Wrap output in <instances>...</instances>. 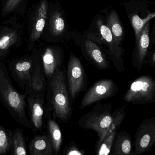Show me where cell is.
<instances>
[{
  "mask_svg": "<svg viewBox=\"0 0 155 155\" xmlns=\"http://www.w3.org/2000/svg\"><path fill=\"white\" fill-rule=\"evenodd\" d=\"M66 82V74L61 67L48 83L46 90V117H49L52 112L63 123L68 122L72 112Z\"/></svg>",
  "mask_w": 155,
  "mask_h": 155,
  "instance_id": "6da1fadb",
  "label": "cell"
},
{
  "mask_svg": "<svg viewBox=\"0 0 155 155\" xmlns=\"http://www.w3.org/2000/svg\"><path fill=\"white\" fill-rule=\"evenodd\" d=\"M26 94H21L15 88L7 68L0 62V101L16 122L32 130L26 114Z\"/></svg>",
  "mask_w": 155,
  "mask_h": 155,
  "instance_id": "7a4b0ae2",
  "label": "cell"
},
{
  "mask_svg": "<svg viewBox=\"0 0 155 155\" xmlns=\"http://www.w3.org/2000/svg\"><path fill=\"white\" fill-rule=\"evenodd\" d=\"M112 106L111 103H99L89 112L82 115L78 120V125L82 128L92 130L97 133L96 149L104 139L112 120Z\"/></svg>",
  "mask_w": 155,
  "mask_h": 155,
  "instance_id": "3957f363",
  "label": "cell"
},
{
  "mask_svg": "<svg viewBox=\"0 0 155 155\" xmlns=\"http://www.w3.org/2000/svg\"><path fill=\"white\" fill-rule=\"evenodd\" d=\"M124 101L134 105H143L155 101V81L149 75H143L132 81L123 97Z\"/></svg>",
  "mask_w": 155,
  "mask_h": 155,
  "instance_id": "277c9868",
  "label": "cell"
},
{
  "mask_svg": "<svg viewBox=\"0 0 155 155\" xmlns=\"http://www.w3.org/2000/svg\"><path fill=\"white\" fill-rule=\"evenodd\" d=\"M67 77L69 92L72 102L84 90L87 83L86 72L79 59L71 53L67 67Z\"/></svg>",
  "mask_w": 155,
  "mask_h": 155,
  "instance_id": "5b68a950",
  "label": "cell"
},
{
  "mask_svg": "<svg viewBox=\"0 0 155 155\" xmlns=\"http://www.w3.org/2000/svg\"><path fill=\"white\" fill-rule=\"evenodd\" d=\"M118 87L111 79H102L94 83L85 93L81 101L79 109L85 108L102 100L107 99L116 96Z\"/></svg>",
  "mask_w": 155,
  "mask_h": 155,
  "instance_id": "8992f818",
  "label": "cell"
},
{
  "mask_svg": "<svg viewBox=\"0 0 155 155\" xmlns=\"http://www.w3.org/2000/svg\"><path fill=\"white\" fill-rule=\"evenodd\" d=\"M155 143V117L144 119L135 136L133 155H139L151 149Z\"/></svg>",
  "mask_w": 155,
  "mask_h": 155,
  "instance_id": "52a82bcc",
  "label": "cell"
},
{
  "mask_svg": "<svg viewBox=\"0 0 155 155\" xmlns=\"http://www.w3.org/2000/svg\"><path fill=\"white\" fill-rule=\"evenodd\" d=\"M126 116L125 106L116 109L112 113V120L104 139L99 147L96 149V154L98 155H107L110 153L117 130Z\"/></svg>",
  "mask_w": 155,
  "mask_h": 155,
  "instance_id": "ba28073f",
  "label": "cell"
},
{
  "mask_svg": "<svg viewBox=\"0 0 155 155\" xmlns=\"http://www.w3.org/2000/svg\"><path fill=\"white\" fill-rule=\"evenodd\" d=\"M97 25L101 35L106 41L109 48L111 55L114 57L113 61L115 67L119 73L122 74L125 71L122 58L123 49L119 47V45H117L110 30L106 24H104L101 18L98 20Z\"/></svg>",
  "mask_w": 155,
  "mask_h": 155,
  "instance_id": "9c48e42d",
  "label": "cell"
},
{
  "mask_svg": "<svg viewBox=\"0 0 155 155\" xmlns=\"http://www.w3.org/2000/svg\"><path fill=\"white\" fill-rule=\"evenodd\" d=\"M26 97L32 130L36 131L41 130L44 117L46 116L45 98L31 95H27Z\"/></svg>",
  "mask_w": 155,
  "mask_h": 155,
  "instance_id": "30bf717a",
  "label": "cell"
},
{
  "mask_svg": "<svg viewBox=\"0 0 155 155\" xmlns=\"http://www.w3.org/2000/svg\"><path fill=\"white\" fill-rule=\"evenodd\" d=\"M48 84L43 67L38 64L35 65L30 82L25 88V94L26 96L31 95L45 98Z\"/></svg>",
  "mask_w": 155,
  "mask_h": 155,
  "instance_id": "8fae6325",
  "label": "cell"
},
{
  "mask_svg": "<svg viewBox=\"0 0 155 155\" xmlns=\"http://www.w3.org/2000/svg\"><path fill=\"white\" fill-rule=\"evenodd\" d=\"M34 66L31 60H23L15 62L10 68L13 78L24 90L30 82Z\"/></svg>",
  "mask_w": 155,
  "mask_h": 155,
  "instance_id": "7c38bea8",
  "label": "cell"
},
{
  "mask_svg": "<svg viewBox=\"0 0 155 155\" xmlns=\"http://www.w3.org/2000/svg\"><path fill=\"white\" fill-rule=\"evenodd\" d=\"M149 25V23L148 22L145 25L140 32L138 40L137 41L136 55L133 59V65L138 71H140L142 68L147 54L150 44Z\"/></svg>",
  "mask_w": 155,
  "mask_h": 155,
  "instance_id": "4fadbf2b",
  "label": "cell"
},
{
  "mask_svg": "<svg viewBox=\"0 0 155 155\" xmlns=\"http://www.w3.org/2000/svg\"><path fill=\"white\" fill-rule=\"evenodd\" d=\"M85 50L89 60L100 70L107 69L110 68L107 58L99 47L89 39L85 42Z\"/></svg>",
  "mask_w": 155,
  "mask_h": 155,
  "instance_id": "5bb4252c",
  "label": "cell"
},
{
  "mask_svg": "<svg viewBox=\"0 0 155 155\" xmlns=\"http://www.w3.org/2000/svg\"><path fill=\"white\" fill-rule=\"evenodd\" d=\"M62 62L59 54L51 48L46 49L42 56V67L48 84L57 70L61 67Z\"/></svg>",
  "mask_w": 155,
  "mask_h": 155,
  "instance_id": "9a60e30c",
  "label": "cell"
},
{
  "mask_svg": "<svg viewBox=\"0 0 155 155\" xmlns=\"http://www.w3.org/2000/svg\"><path fill=\"white\" fill-rule=\"evenodd\" d=\"M29 150L31 155H53L51 140L48 135L36 136L30 143Z\"/></svg>",
  "mask_w": 155,
  "mask_h": 155,
  "instance_id": "2e32d148",
  "label": "cell"
},
{
  "mask_svg": "<svg viewBox=\"0 0 155 155\" xmlns=\"http://www.w3.org/2000/svg\"><path fill=\"white\" fill-rule=\"evenodd\" d=\"M113 145H114V147L112 155H131L133 154L131 136L127 131L117 132Z\"/></svg>",
  "mask_w": 155,
  "mask_h": 155,
  "instance_id": "e0dca14e",
  "label": "cell"
},
{
  "mask_svg": "<svg viewBox=\"0 0 155 155\" xmlns=\"http://www.w3.org/2000/svg\"><path fill=\"white\" fill-rule=\"evenodd\" d=\"M47 128L54 154H58L62 142V134L59 126L55 120L49 118L47 122Z\"/></svg>",
  "mask_w": 155,
  "mask_h": 155,
  "instance_id": "ac0fdd59",
  "label": "cell"
},
{
  "mask_svg": "<svg viewBox=\"0 0 155 155\" xmlns=\"http://www.w3.org/2000/svg\"><path fill=\"white\" fill-rule=\"evenodd\" d=\"M48 2L46 1H43L38 10V18L32 32V38L33 39H38L43 32L48 15Z\"/></svg>",
  "mask_w": 155,
  "mask_h": 155,
  "instance_id": "d6986e66",
  "label": "cell"
},
{
  "mask_svg": "<svg viewBox=\"0 0 155 155\" xmlns=\"http://www.w3.org/2000/svg\"><path fill=\"white\" fill-rule=\"evenodd\" d=\"M11 148L12 155H27L26 140L21 129L17 128L12 131Z\"/></svg>",
  "mask_w": 155,
  "mask_h": 155,
  "instance_id": "ffe728a7",
  "label": "cell"
},
{
  "mask_svg": "<svg viewBox=\"0 0 155 155\" xmlns=\"http://www.w3.org/2000/svg\"><path fill=\"white\" fill-rule=\"evenodd\" d=\"M107 24L117 45H120L123 38V30L117 14L112 11L107 19Z\"/></svg>",
  "mask_w": 155,
  "mask_h": 155,
  "instance_id": "44dd1931",
  "label": "cell"
},
{
  "mask_svg": "<svg viewBox=\"0 0 155 155\" xmlns=\"http://www.w3.org/2000/svg\"><path fill=\"white\" fill-rule=\"evenodd\" d=\"M12 131L0 125V155H4L11 149Z\"/></svg>",
  "mask_w": 155,
  "mask_h": 155,
  "instance_id": "7402d4cb",
  "label": "cell"
},
{
  "mask_svg": "<svg viewBox=\"0 0 155 155\" xmlns=\"http://www.w3.org/2000/svg\"><path fill=\"white\" fill-rule=\"evenodd\" d=\"M155 17V12L150 13L144 19L140 18L137 15H134L131 18V24L135 31L137 41L138 40L140 32L145 27V25Z\"/></svg>",
  "mask_w": 155,
  "mask_h": 155,
  "instance_id": "603a6c76",
  "label": "cell"
},
{
  "mask_svg": "<svg viewBox=\"0 0 155 155\" xmlns=\"http://www.w3.org/2000/svg\"><path fill=\"white\" fill-rule=\"evenodd\" d=\"M65 22L59 12H55L51 19V29L52 34L55 36L60 35L65 29Z\"/></svg>",
  "mask_w": 155,
  "mask_h": 155,
  "instance_id": "cb8c5ba5",
  "label": "cell"
},
{
  "mask_svg": "<svg viewBox=\"0 0 155 155\" xmlns=\"http://www.w3.org/2000/svg\"><path fill=\"white\" fill-rule=\"evenodd\" d=\"M63 154L65 155H84L85 152L84 150L80 149L78 145L74 141H72L65 147Z\"/></svg>",
  "mask_w": 155,
  "mask_h": 155,
  "instance_id": "d4e9b609",
  "label": "cell"
},
{
  "mask_svg": "<svg viewBox=\"0 0 155 155\" xmlns=\"http://www.w3.org/2000/svg\"><path fill=\"white\" fill-rule=\"evenodd\" d=\"M15 38V33H11L3 36L0 39V51L7 50L13 43Z\"/></svg>",
  "mask_w": 155,
  "mask_h": 155,
  "instance_id": "484cf974",
  "label": "cell"
},
{
  "mask_svg": "<svg viewBox=\"0 0 155 155\" xmlns=\"http://www.w3.org/2000/svg\"><path fill=\"white\" fill-rule=\"evenodd\" d=\"M21 0H7L3 9L4 13H9L16 8Z\"/></svg>",
  "mask_w": 155,
  "mask_h": 155,
  "instance_id": "4316f807",
  "label": "cell"
},
{
  "mask_svg": "<svg viewBox=\"0 0 155 155\" xmlns=\"http://www.w3.org/2000/svg\"><path fill=\"white\" fill-rule=\"evenodd\" d=\"M148 64L150 67H154L155 65V53L154 51L150 54L148 60Z\"/></svg>",
  "mask_w": 155,
  "mask_h": 155,
  "instance_id": "83f0119b",
  "label": "cell"
}]
</instances>
